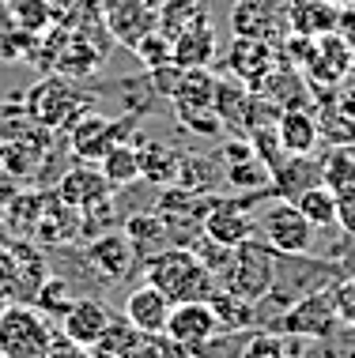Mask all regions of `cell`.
<instances>
[{"mask_svg":"<svg viewBox=\"0 0 355 358\" xmlns=\"http://www.w3.org/2000/svg\"><path fill=\"white\" fill-rule=\"evenodd\" d=\"M144 283L159 287L170 302H208L216 275L200 264L189 245H167L162 253L144 260Z\"/></svg>","mask_w":355,"mask_h":358,"instance_id":"6da1fadb","label":"cell"},{"mask_svg":"<svg viewBox=\"0 0 355 358\" xmlns=\"http://www.w3.org/2000/svg\"><path fill=\"white\" fill-rule=\"evenodd\" d=\"M23 106H27V113H31L34 129L64 132L76 117H80V113L95 110V94H83L69 76L53 72V76H42V80L27 91Z\"/></svg>","mask_w":355,"mask_h":358,"instance_id":"7a4b0ae2","label":"cell"},{"mask_svg":"<svg viewBox=\"0 0 355 358\" xmlns=\"http://www.w3.org/2000/svg\"><path fill=\"white\" fill-rule=\"evenodd\" d=\"M272 275H276V253L253 234L231 249L227 264L216 275V287L231 290V294H242L249 302H265L268 287H272Z\"/></svg>","mask_w":355,"mask_h":358,"instance_id":"3957f363","label":"cell"},{"mask_svg":"<svg viewBox=\"0 0 355 358\" xmlns=\"http://www.w3.org/2000/svg\"><path fill=\"white\" fill-rule=\"evenodd\" d=\"M53 324L31 302L0 306V355L4 358H42L53 343Z\"/></svg>","mask_w":355,"mask_h":358,"instance_id":"277c9868","label":"cell"},{"mask_svg":"<svg viewBox=\"0 0 355 358\" xmlns=\"http://www.w3.org/2000/svg\"><path fill=\"white\" fill-rule=\"evenodd\" d=\"M257 230H261V241L276 257L314 253V238H318V227H314L291 200H280V196L257 215Z\"/></svg>","mask_w":355,"mask_h":358,"instance_id":"5b68a950","label":"cell"},{"mask_svg":"<svg viewBox=\"0 0 355 358\" xmlns=\"http://www.w3.org/2000/svg\"><path fill=\"white\" fill-rule=\"evenodd\" d=\"M129 132H132V117L113 121L99 110H88L64 129V143H69V155L76 162H99L118 140H129Z\"/></svg>","mask_w":355,"mask_h":358,"instance_id":"8992f818","label":"cell"},{"mask_svg":"<svg viewBox=\"0 0 355 358\" xmlns=\"http://www.w3.org/2000/svg\"><path fill=\"white\" fill-rule=\"evenodd\" d=\"M272 328H280L287 336H299V340H325L329 332H337L340 317H337V302H333V287L310 290V294L295 298V302L276 317Z\"/></svg>","mask_w":355,"mask_h":358,"instance_id":"52a82bcc","label":"cell"},{"mask_svg":"<svg viewBox=\"0 0 355 358\" xmlns=\"http://www.w3.org/2000/svg\"><path fill=\"white\" fill-rule=\"evenodd\" d=\"M257 196H272V192H246V196H231V200L216 196V204L208 208L204 227L200 230H204L212 241H219V245L235 249L238 241L257 234V215H253V208H249Z\"/></svg>","mask_w":355,"mask_h":358,"instance_id":"ba28073f","label":"cell"},{"mask_svg":"<svg viewBox=\"0 0 355 358\" xmlns=\"http://www.w3.org/2000/svg\"><path fill=\"white\" fill-rule=\"evenodd\" d=\"M351 69H355V53L333 31L314 38L310 53H306V61H302V76L314 91H333Z\"/></svg>","mask_w":355,"mask_h":358,"instance_id":"9c48e42d","label":"cell"},{"mask_svg":"<svg viewBox=\"0 0 355 358\" xmlns=\"http://www.w3.org/2000/svg\"><path fill=\"white\" fill-rule=\"evenodd\" d=\"M216 332H219V321H216V313H212L208 302H174L170 306L167 332L162 336H167L170 343H178L181 351L193 358Z\"/></svg>","mask_w":355,"mask_h":358,"instance_id":"30bf717a","label":"cell"},{"mask_svg":"<svg viewBox=\"0 0 355 358\" xmlns=\"http://www.w3.org/2000/svg\"><path fill=\"white\" fill-rule=\"evenodd\" d=\"M276 69V45L257 34H235L231 50H227V72L249 91H261L268 72Z\"/></svg>","mask_w":355,"mask_h":358,"instance_id":"8fae6325","label":"cell"},{"mask_svg":"<svg viewBox=\"0 0 355 358\" xmlns=\"http://www.w3.org/2000/svg\"><path fill=\"white\" fill-rule=\"evenodd\" d=\"M50 136L53 132H42V129H31L23 136H12V140H0V166H4L19 185L38 178V170L50 162Z\"/></svg>","mask_w":355,"mask_h":358,"instance_id":"7c38bea8","label":"cell"},{"mask_svg":"<svg viewBox=\"0 0 355 358\" xmlns=\"http://www.w3.org/2000/svg\"><path fill=\"white\" fill-rule=\"evenodd\" d=\"M83 260L95 275H102L106 283H121L129 279V272L137 268V253H132L125 230H106V234L91 238L88 249H83Z\"/></svg>","mask_w":355,"mask_h":358,"instance_id":"4fadbf2b","label":"cell"},{"mask_svg":"<svg viewBox=\"0 0 355 358\" xmlns=\"http://www.w3.org/2000/svg\"><path fill=\"white\" fill-rule=\"evenodd\" d=\"M216 53H219V38H216V27L208 19V12H197L170 38V57H174L181 69H208Z\"/></svg>","mask_w":355,"mask_h":358,"instance_id":"5bb4252c","label":"cell"},{"mask_svg":"<svg viewBox=\"0 0 355 358\" xmlns=\"http://www.w3.org/2000/svg\"><path fill=\"white\" fill-rule=\"evenodd\" d=\"M113 324V309L102 298H76L72 309L61 317V336H69L80 347H95Z\"/></svg>","mask_w":355,"mask_h":358,"instance_id":"9a60e30c","label":"cell"},{"mask_svg":"<svg viewBox=\"0 0 355 358\" xmlns=\"http://www.w3.org/2000/svg\"><path fill=\"white\" fill-rule=\"evenodd\" d=\"M170 306L174 302H170L159 287L144 283V287H137L129 298H125V321L137 328V332H144V336H162L167 332Z\"/></svg>","mask_w":355,"mask_h":358,"instance_id":"2e32d148","label":"cell"},{"mask_svg":"<svg viewBox=\"0 0 355 358\" xmlns=\"http://www.w3.org/2000/svg\"><path fill=\"white\" fill-rule=\"evenodd\" d=\"M284 4L287 0H238L231 12L235 34H257L276 42L287 27H284Z\"/></svg>","mask_w":355,"mask_h":358,"instance_id":"e0dca14e","label":"cell"},{"mask_svg":"<svg viewBox=\"0 0 355 358\" xmlns=\"http://www.w3.org/2000/svg\"><path fill=\"white\" fill-rule=\"evenodd\" d=\"M31 238L38 245H69V241H76L80 238V208L64 204L57 192H46L42 219H38Z\"/></svg>","mask_w":355,"mask_h":358,"instance_id":"ac0fdd59","label":"cell"},{"mask_svg":"<svg viewBox=\"0 0 355 358\" xmlns=\"http://www.w3.org/2000/svg\"><path fill=\"white\" fill-rule=\"evenodd\" d=\"M113 185L106 181V173L99 170V162H76V166L57 181V196L72 208H88L95 200L110 196Z\"/></svg>","mask_w":355,"mask_h":358,"instance_id":"d6986e66","label":"cell"},{"mask_svg":"<svg viewBox=\"0 0 355 358\" xmlns=\"http://www.w3.org/2000/svg\"><path fill=\"white\" fill-rule=\"evenodd\" d=\"M340 8L333 0H287L284 4V27L302 38H321L337 27Z\"/></svg>","mask_w":355,"mask_h":358,"instance_id":"ffe728a7","label":"cell"},{"mask_svg":"<svg viewBox=\"0 0 355 358\" xmlns=\"http://www.w3.org/2000/svg\"><path fill=\"white\" fill-rule=\"evenodd\" d=\"M261 94L280 113L284 110H306V106L314 102V87L306 83V76L299 69H287V64H276V69L268 72V80L261 83Z\"/></svg>","mask_w":355,"mask_h":358,"instance_id":"44dd1931","label":"cell"},{"mask_svg":"<svg viewBox=\"0 0 355 358\" xmlns=\"http://www.w3.org/2000/svg\"><path fill=\"white\" fill-rule=\"evenodd\" d=\"M268 173H272V196L295 200L302 189L321 181V162H314L310 155H284Z\"/></svg>","mask_w":355,"mask_h":358,"instance_id":"7402d4cb","label":"cell"},{"mask_svg":"<svg viewBox=\"0 0 355 358\" xmlns=\"http://www.w3.org/2000/svg\"><path fill=\"white\" fill-rule=\"evenodd\" d=\"M276 136H280L287 155H314V148L321 143L318 113H310V110H284L280 121H276Z\"/></svg>","mask_w":355,"mask_h":358,"instance_id":"603a6c76","label":"cell"},{"mask_svg":"<svg viewBox=\"0 0 355 358\" xmlns=\"http://www.w3.org/2000/svg\"><path fill=\"white\" fill-rule=\"evenodd\" d=\"M132 140H137V155H140V178L151 181V185H174L181 151H174L162 140H148V136H132Z\"/></svg>","mask_w":355,"mask_h":358,"instance_id":"cb8c5ba5","label":"cell"},{"mask_svg":"<svg viewBox=\"0 0 355 358\" xmlns=\"http://www.w3.org/2000/svg\"><path fill=\"white\" fill-rule=\"evenodd\" d=\"M125 238H129L132 253H137V260L144 257H155L162 253L167 245H174V238H170V227L162 222L155 211H144V215H129L125 219Z\"/></svg>","mask_w":355,"mask_h":358,"instance_id":"d4e9b609","label":"cell"},{"mask_svg":"<svg viewBox=\"0 0 355 358\" xmlns=\"http://www.w3.org/2000/svg\"><path fill=\"white\" fill-rule=\"evenodd\" d=\"M208 306H212V313L219 321V332H253L257 321H261L257 302H249L242 294H231V290H223V287L212 290Z\"/></svg>","mask_w":355,"mask_h":358,"instance_id":"484cf974","label":"cell"},{"mask_svg":"<svg viewBox=\"0 0 355 358\" xmlns=\"http://www.w3.org/2000/svg\"><path fill=\"white\" fill-rule=\"evenodd\" d=\"M174 185L189 192H216L223 185V166H216V159H208V155H181Z\"/></svg>","mask_w":355,"mask_h":358,"instance_id":"4316f807","label":"cell"},{"mask_svg":"<svg viewBox=\"0 0 355 358\" xmlns=\"http://www.w3.org/2000/svg\"><path fill=\"white\" fill-rule=\"evenodd\" d=\"M99 170L106 173V181L113 189H125L140 178V155H137V140H118L113 148L99 159Z\"/></svg>","mask_w":355,"mask_h":358,"instance_id":"83f0119b","label":"cell"},{"mask_svg":"<svg viewBox=\"0 0 355 358\" xmlns=\"http://www.w3.org/2000/svg\"><path fill=\"white\" fill-rule=\"evenodd\" d=\"M212 94H216V72L212 69H186L178 91L170 94V106L174 110H200V106H212Z\"/></svg>","mask_w":355,"mask_h":358,"instance_id":"f1b7e54d","label":"cell"},{"mask_svg":"<svg viewBox=\"0 0 355 358\" xmlns=\"http://www.w3.org/2000/svg\"><path fill=\"white\" fill-rule=\"evenodd\" d=\"M302 343L306 340H299V336H287V332H280V328H265V332H249L246 336L242 358H299Z\"/></svg>","mask_w":355,"mask_h":358,"instance_id":"f546056e","label":"cell"},{"mask_svg":"<svg viewBox=\"0 0 355 358\" xmlns=\"http://www.w3.org/2000/svg\"><path fill=\"white\" fill-rule=\"evenodd\" d=\"M321 185H329L337 196L355 192V143H337L321 159Z\"/></svg>","mask_w":355,"mask_h":358,"instance_id":"4dcf8cb0","label":"cell"},{"mask_svg":"<svg viewBox=\"0 0 355 358\" xmlns=\"http://www.w3.org/2000/svg\"><path fill=\"white\" fill-rule=\"evenodd\" d=\"M42 208H46V192H38V189H19L15 200H12L4 211H0V215H8L12 234L31 238L34 227H38V219H42Z\"/></svg>","mask_w":355,"mask_h":358,"instance_id":"1f68e13d","label":"cell"},{"mask_svg":"<svg viewBox=\"0 0 355 358\" xmlns=\"http://www.w3.org/2000/svg\"><path fill=\"white\" fill-rule=\"evenodd\" d=\"M291 204L299 208L318 230L337 227V192H333L329 185H321V181H318V185H310V189H302Z\"/></svg>","mask_w":355,"mask_h":358,"instance_id":"d6a6232c","label":"cell"},{"mask_svg":"<svg viewBox=\"0 0 355 358\" xmlns=\"http://www.w3.org/2000/svg\"><path fill=\"white\" fill-rule=\"evenodd\" d=\"M223 181L238 192H272V173H268V166L261 159H257V151L242 162L223 166Z\"/></svg>","mask_w":355,"mask_h":358,"instance_id":"836d02e7","label":"cell"},{"mask_svg":"<svg viewBox=\"0 0 355 358\" xmlns=\"http://www.w3.org/2000/svg\"><path fill=\"white\" fill-rule=\"evenodd\" d=\"M8 12H12V23L23 34H42V31H50V23H53L50 0H12Z\"/></svg>","mask_w":355,"mask_h":358,"instance_id":"e575fe53","label":"cell"},{"mask_svg":"<svg viewBox=\"0 0 355 358\" xmlns=\"http://www.w3.org/2000/svg\"><path fill=\"white\" fill-rule=\"evenodd\" d=\"M72 302H76V294H72V287L64 283L61 275H50L42 287L34 290V298H31V306H38L46 317H57V321L72 309Z\"/></svg>","mask_w":355,"mask_h":358,"instance_id":"d590c367","label":"cell"},{"mask_svg":"<svg viewBox=\"0 0 355 358\" xmlns=\"http://www.w3.org/2000/svg\"><path fill=\"white\" fill-rule=\"evenodd\" d=\"M132 53L140 57L144 72L159 69V64H167V61H174V57H170V38H167V34H159L155 27H151V31H144L137 42H132Z\"/></svg>","mask_w":355,"mask_h":358,"instance_id":"8d00e7d4","label":"cell"},{"mask_svg":"<svg viewBox=\"0 0 355 358\" xmlns=\"http://www.w3.org/2000/svg\"><path fill=\"white\" fill-rule=\"evenodd\" d=\"M174 121L193 136H219L227 129L223 117L216 113V106H200V110H174Z\"/></svg>","mask_w":355,"mask_h":358,"instance_id":"74e56055","label":"cell"},{"mask_svg":"<svg viewBox=\"0 0 355 358\" xmlns=\"http://www.w3.org/2000/svg\"><path fill=\"white\" fill-rule=\"evenodd\" d=\"M197 12H204V8L197 4V0H167V4H162V12H159L155 31H159V34H167V38H174V34H178L181 27H186Z\"/></svg>","mask_w":355,"mask_h":358,"instance_id":"f35d334b","label":"cell"},{"mask_svg":"<svg viewBox=\"0 0 355 358\" xmlns=\"http://www.w3.org/2000/svg\"><path fill=\"white\" fill-rule=\"evenodd\" d=\"M34 121L27 113L23 102H0V140H12V136H23L31 132Z\"/></svg>","mask_w":355,"mask_h":358,"instance_id":"ab89813d","label":"cell"},{"mask_svg":"<svg viewBox=\"0 0 355 358\" xmlns=\"http://www.w3.org/2000/svg\"><path fill=\"white\" fill-rule=\"evenodd\" d=\"M181 64L178 61H167V64H159V69H151L148 72V83H151V91L159 94V99H170V94L178 91V83H181Z\"/></svg>","mask_w":355,"mask_h":358,"instance_id":"60d3db41","label":"cell"},{"mask_svg":"<svg viewBox=\"0 0 355 358\" xmlns=\"http://www.w3.org/2000/svg\"><path fill=\"white\" fill-rule=\"evenodd\" d=\"M333 302H337V317L344 328H355V275L337 279L333 283Z\"/></svg>","mask_w":355,"mask_h":358,"instance_id":"b9f144b4","label":"cell"},{"mask_svg":"<svg viewBox=\"0 0 355 358\" xmlns=\"http://www.w3.org/2000/svg\"><path fill=\"white\" fill-rule=\"evenodd\" d=\"M0 302H19V279L8 245H0Z\"/></svg>","mask_w":355,"mask_h":358,"instance_id":"7bdbcfd3","label":"cell"},{"mask_svg":"<svg viewBox=\"0 0 355 358\" xmlns=\"http://www.w3.org/2000/svg\"><path fill=\"white\" fill-rule=\"evenodd\" d=\"M42 358H95V351H91V347H80V343H72L69 336H53L50 351H46Z\"/></svg>","mask_w":355,"mask_h":358,"instance_id":"ee69618b","label":"cell"},{"mask_svg":"<svg viewBox=\"0 0 355 358\" xmlns=\"http://www.w3.org/2000/svg\"><path fill=\"white\" fill-rule=\"evenodd\" d=\"M333 34H337L340 42L355 53V4H344L337 12V27H333Z\"/></svg>","mask_w":355,"mask_h":358,"instance_id":"f6af8a7d","label":"cell"},{"mask_svg":"<svg viewBox=\"0 0 355 358\" xmlns=\"http://www.w3.org/2000/svg\"><path fill=\"white\" fill-rule=\"evenodd\" d=\"M337 230L344 238H355V192L337 196Z\"/></svg>","mask_w":355,"mask_h":358,"instance_id":"bcb514c9","label":"cell"},{"mask_svg":"<svg viewBox=\"0 0 355 358\" xmlns=\"http://www.w3.org/2000/svg\"><path fill=\"white\" fill-rule=\"evenodd\" d=\"M19 189H23V185H19V181L12 178V173H8L4 166H0V211H4L8 204H12V200H15V192Z\"/></svg>","mask_w":355,"mask_h":358,"instance_id":"7dc6e473","label":"cell"},{"mask_svg":"<svg viewBox=\"0 0 355 358\" xmlns=\"http://www.w3.org/2000/svg\"><path fill=\"white\" fill-rule=\"evenodd\" d=\"M8 27L15 23H12V12H8V0H0V31H8Z\"/></svg>","mask_w":355,"mask_h":358,"instance_id":"c3c4849f","label":"cell"},{"mask_svg":"<svg viewBox=\"0 0 355 358\" xmlns=\"http://www.w3.org/2000/svg\"><path fill=\"white\" fill-rule=\"evenodd\" d=\"M333 4H337V8H344V4H355V0H333Z\"/></svg>","mask_w":355,"mask_h":358,"instance_id":"681fc988","label":"cell"}]
</instances>
